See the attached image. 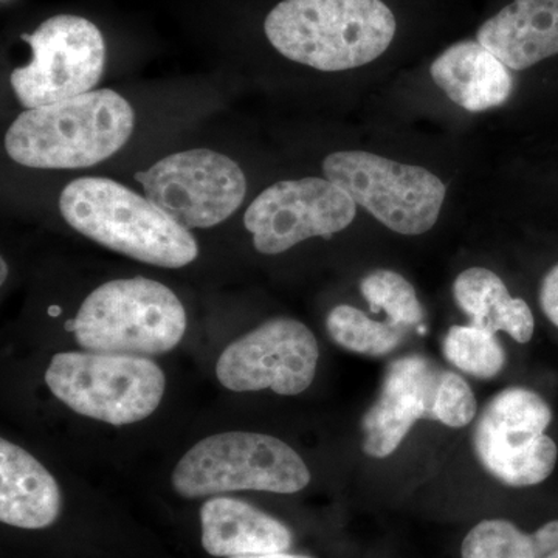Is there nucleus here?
<instances>
[{
	"label": "nucleus",
	"instance_id": "obj_17",
	"mask_svg": "<svg viewBox=\"0 0 558 558\" xmlns=\"http://www.w3.org/2000/svg\"><path fill=\"white\" fill-rule=\"evenodd\" d=\"M61 492L28 451L0 440V521L21 529L49 527L60 517Z\"/></svg>",
	"mask_w": 558,
	"mask_h": 558
},
{
	"label": "nucleus",
	"instance_id": "obj_14",
	"mask_svg": "<svg viewBox=\"0 0 558 558\" xmlns=\"http://www.w3.org/2000/svg\"><path fill=\"white\" fill-rule=\"evenodd\" d=\"M476 40L509 69L558 54V0H513L481 25Z\"/></svg>",
	"mask_w": 558,
	"mask_h": 558
},
{
	"label": "nucleus",
	"instance_id": "obj_21",
	"mask_svg": "<svg viewBox=\"0 0 558 558\" xmlns=\"http://www.w3.org/2000/svg\"><path fill=\"white\" fill-rule=\"evenodd\" d=\"M360 292L368 301L371 310L384 311L395 325L405 328L421 326L424 322L425 312L416 290L398 271H371L360 282Z\"/></svg>",
	"mask_w": 558,
	"mask_h": 558
},
{
	"label": "nucleus",
	"instance_id": "obj_16",
	"mask_svg": "<svg viewBox=\"0 0 558 558\" xmlns=\"http://www.w3.org/2000/svg\"><path fill=\"white\" fill-rule=\"evenodd\" d=\"M201 523L202 546L209 556H260L292 546L288 526L240 499H208L202 506Z\"/></svg>",
	"mask_w": 558,
	"mask_h": 558
},
{
	"label": "nucleus",
	"instance_id": "obj_23",
	"mask_svg": "<svg viewBox=\"0 0 558 558\" xmlns=\"http://www.w3.org/2000/svg\"><path fill=\"white\" fill-rule=\"evenodd\" d=\"M476 403L473 389L457 373L442 371L438 399L435 407V422L450 428H462L476 416Z\"/></svg>",
	"mask_w": 558,
	"mask_h": 558
},
{
	"label": "nucleus",
	"instance_id": "obj_15",
	"mask_svg": "<svg viewBox=\"0 0 558 558\" xmlns=\"http://www.w3.org/2000/svg\"><path fill=\"white\" fill-rule=\"evenodd\" d=\"M432 78L454 105L469 112L498 108L512 94V73L478 40H461L436 58Z\"/></svg>",
	"mask_w": 558,
	"mask_h": 558
},
{
	"label": "nucleus",
	"instance_id": "obj_9",
	"mask_svg": "<svg viewBox=\"0 0 558 558\" xmlns=\"http://www.w3.org/2000/svg\"><path fill=\"white\" fill-rule=\"evenodd\" d=\"M22 39L31 46L32 61L14 69L10 83L25 109L80 97L100 83L106 44L94 22L58 14Z\"/></svg>",
	"mask_w": 558,
	"mask_h": 558
},
{
	"label": "nucleus",
	"instance_id": "obj_13",
	"mask_svg": "<svg viewBox=\"0 0 558 558\" xmlns=\"http://www.w3.org/2000/svg\"><path fill=\"white\" fill-rule=\"evenodd\" d=\"M440 377L442 369L424 355L410 354L389 363L379 399L362 421V449L368 457H389L417 421H435Z\"/></svg>",
	"mask_w": 558,
	"mask_h": 558
},
{
	"label": "nucleus",
	"instance_id": "obj_2",
	"mask_svg": "<svg viewBox=\"0 0 558 558\" xmlns=\"http://www.w3.org/2000/svg\"><path fill=\"white\" fill-rule=\"evenodd\" d=\"M396 17L381 0H282L264 22L288 60L322 72L362 68L384 54Z\"/></svg>",
	"mask_w": 558,
	"mask_h": 558
},
{
	"label": "nucleus",
	"instance_id": "obj_24",
	"mask_svg": "<svg viewBox=\"0 0 558 558\" xmlns=\"http://www.w3.org/2000/svg\"><path fill=\"white\" fill-rule=\"evenodd\" d=\"M538 300L543 314L558 328V264L543 278Z\"/></svg>",
	"mask_w": 558,
	"mask_h": 558
},
{
	"label": "nucleus",
	"instance_id": "obj_1",
	"mask_svg": "<svg viewBox=\"0 0 558 558\" xmlns=\"http://www.w3.org/2000/svg\"><path fill=\"white\" fill-rule=\"evenodd\" d=\"M130 102L110 89L27 109L5 135L7 154L28 168L78 170L119 153L134 132Z\"/></svg>",
	"mask_w": 558,
	"mask_h": 558
},
{
	"label": "nucleus",
	"instance_id": "obj_22",
	"mask_svg": "<svg viewBox=\"0 0 558 558\" xmlns=\"http://www.w3.org/2000/svg\"><path fill=\"white\" fill-rule=\"evenodd\" d=\"M462 558H543L537 535L526 534L508 520H484L465 535Z\"/></svg>",
	"mask_w": 558,
	"mask_h": 558
},
{
	"label": "nucleus",
	"instance_id": "obj_27",
	"mask_svg": "<svg viewBox=\"0 0 558 558\" xmlns=\"http://www.w3.org/2000/svg\"><path fill=\"white\" fill-rule=\"evenodd\" d=\"M543 558H558V549L554 550V553L548 554V556H545Z\"/></svg>",
	"mask_w": 558,
	"mask_h": 558
},
{
	"label": "nucleus",
	"instance_id": "obj_12",
	"mask_svg": "<svg viewBox=\"0 0 558 558\" xmlns=\"http://www.w3.org/2000/svg\"><path fill=\"white\" fill-rule=\"evenodd\" d=\"M314 332L299 319H269L234 340L216 363V376L231 391L271 389L296 396L314 381L318 365Z\"/></svg>",
	"mask_w": 558,
	"mask_h": 558
},
{
	"label": "nucleus",
	"instance_id": "obj_11",
	"mask_svg": "<svg viewBox=\"0 0 558 558\" xmlns=\"http://www.w3.org/2000/svg\"><path fill=\"white\" fill-rule=\"evenodd\" d=\"M357 204L328 179L274 183L250 204L244 226L263 255H279L311 238H326L351 226Z\"/></svg>",
	"mask_w": 558,
	"mask_h": 558
},
{
	"label": "nucleus",
	"instance_id": "obj_20",
	"mask_svg": "<svg viewBox=\"0 0 558 558\" xmlns=\"http://www.w3.org/2000/svg\"><path fill=\"white\" fill-rule=\"evenodd\" d=\"M442 352L451 365L476 379H492L506 365V352L497 333L476 326H451Z\"/></svg>",
	"mask_w": 558,
	"mask_h": 558
},
{
	"label": "nucleus",
	"instance_id": "obj_26",
	"mask_svg": "<svg viewBox=\"0 0 558 558\" xmlns=\"http://www.w3.org/2000/svg\"><path fill=\"white\" fill-rule=\"evenodd\" d=\"M2 282L5 281L7 275H9V267H7L5 259H2Z\"/></svg>",
	"mask_w": 558,
	"mask_h": 558
},
{
	"label": "nucleus",
	"instance_id": "obj_3",
	"mask_svg": "<svg viewBox=\"0 0 558 558\" xmlns=\"http://www.w3.org/2000/svg\"><path fill=\"white\" fill-rule=\"evenodd\" d=\"M60 209L78 233L142 263L180 269L199 255L190 230L148 197L110 179L73 180L62 190Z\"/></svg>",
	"mask_w": 558,
	"mask_h": 558
},
{
	"label": "nucleus",
	"instance_id": "obj_6",
	"mask_svg": "<svg viewBox=\"0 0 558 558\" xmlns=\"http://www.w3.org/2000/svg\"><path fill=\"white\" fill-rule=\"evenodd\" d=\"M46 384L70 410L106 424L130 425L159 409L167 379L156 362L108 352H60Z\"/></svg>",
	"mask_w": 558,
	"mask_h": 558
},
{
	"label": "nucleus",
	"instance_id": "obj_7",
	"mask_svg": "<svg viewBox=\"0 0 558 558\" xmlns=\"http://www.w3.org/2000/svg\"><path fill=\"white\" fill-rule=\"evenodd\" d=\"M323 172L380 223L407 236L432 230L446 201L438 175L365 150L330 154Z\"/></svg>",
	"mask_w": 558,
	"mask_h": 558
},
{
	"label": "nucleus",
	"instance_id": "obj_4",
	"mask_svg": "<svg viewBox=\"0 0 558 558\" xmlns=\"http://www.w3.org/2000/svg\"><path fill=\"white\" fill-rule=\"evenodd\" d=\"M68 329L87 351L148 357L178 347L185 336L186 312L159 281L116 279L84 300Z\"/></svg>",
	"mask_w": 558,
	"mask_h": 558
},
{
	"label": "nucleus",
	"instance_id": "obj_25",
	"mask_svg": "<svg viewBox=\"0 0 558 558\" xmlns=\"http://www.w3.org/2000/svg\"><path fill=\"white\" fill-rule=\"evenodd\" d=\"M233 558H311V557L296 556V554H288L284 550V553H270V554H260V556L233 557Z\"/></svg>",
	"mask_w": 558,
	"mask_h": 558
},
{
	"label": "nucleus",
	"instance_id": "obj_5",
	"mask_svg": "<svg viewBox=\"0 0 558 558\" xmlns=\"http://www.w3.org/2000/svg\"><path fill=\"white\" fill-rule=\"evenodd\" d=\"M171 481L183 498L238 490L296 494L311 483V472L303 458L275 436L229 432L191 447Z\"/></svg>",
	"mask_w": 558,
	"mask_h": 558
},
{
	"label": "nucleus",
	"instance_id": "obj_10",
	"mask_svg": "<svg viewBox=\"0 0 558 558\" xmlns=\"http://www.w3.org/2000/svg\"><path fill=\"white\" fill-rule=\"evenodd\" d=\"M145 196L183 229H209L240 209L247 180L240 165L211 149L171 154L140 171Z\"/></svg>",
	"mask_w": 558,
	"mask_h": 558
},
{
	"label": "nucleus",
	"instance_id": "obj_18",
	"mask_svg": "<svg viewBox=\"0 0 558 558\" xmlns=\"http://www.w3.org/2000/svg\"><path fill=\"white\" fill-rule=\"evenodd\" d=\"M454 301L470 318V325L488 332H506L519 343L534 336L535 319L526 301L512 299L495 271L472 267L459 274L453 284Z\"/></svg>",
	"mask_w": 558,
	"mask_h": 558
},
{
	"label": "nucleus",
	"instance_id": "obj_19",
	"mask_svg": "<svg viewBox=\"0 0 558 558\" xmlns=\"http://www.w3.org/2000/svg\"><path fill=\"white\" fill-rule=\"evenodd\" d=\"M326 329L333 343L355 354L380 357L402 343L403 328L395 323L376 322L357 307L340 304L329 312Z\"/></svg>",
	"mask_w": 558,
	"mask_h": 558
},
{
	"label": "nucleus",
	"instance_id": "obj_8",
	"mask_svg": "<svg viewBox=\"0 0 558 558\" xmlns=\"http://www.w3.org/2000/svg\"><path fill=\"white\" fill-rule=\"evenodd\" d=\"M550 422L553 410L537 392L502 389L488 400L473 429L480 464L506 486H537L557 464V444L545 435Z\"/></svg>",
	"mask_w": 558,
	"mask_h": 558
}]
</instances>
